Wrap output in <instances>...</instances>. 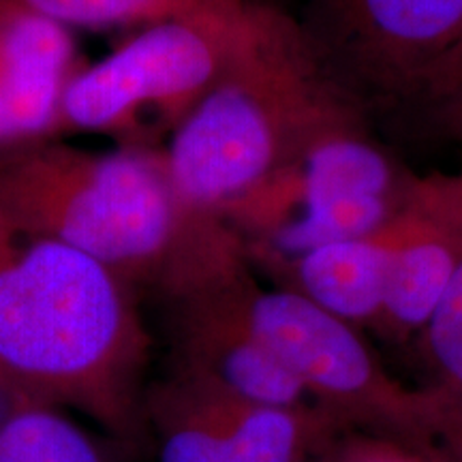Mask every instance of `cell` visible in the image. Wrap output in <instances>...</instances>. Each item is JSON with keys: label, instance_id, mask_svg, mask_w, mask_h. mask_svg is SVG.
Listing matches in <instances>:
<instances>
[{"label": "cell", "instance_id": "cell-18", "mask_svg": "<svg viewBox=\"0 0 462 462\" xmlns=\"http://www.w3.org/2000/svg\"><path fill=\"white\" fill-rule=\"evenodd\" d=\"M39 402H43L42 398L34 396L20 379L14 377L5 366H0V432L7 429L22 411Z\"/></svg>", "mask_w": 462, "mask_h": 462}, {"label": "cell", "instance_id": "cell-1", "mask_svg": "<svg viewBox=\"0 0 462 462\" xmlns=\"http://www.w3.org/2000/svg\"><path fill=\"white\" fill-rule=\"evenodd\" d=\"M0 208L97 259L137 296L150 291L167 304L248 268L227 225L180 204L163 150L86 152L50 142L0 161Z\"/></svg>", "mask_w": 462, "mask_h": 462}, {"label": "cell", "instance_id": "cell-12", "mask_svg": "<svg viewBox=\"0 0 462 462\" xmlns=\"http://www.w3.org/2000/svg\"><path fill=\"white\" fill-rule=\"evenodd\" d=\"M402 215V212H401ZM401 217L366 238L334 242L293 257H248L273 287L300 296L356 330H374Z\"/></svg>", "mask_w": 462, "mask_h": 462}, {"label": "cell", "instance_id": "cell-4", "mask_svg": "<svg viewBox=\"0 0 462 462\" xmlns=\"http://www.w3.org/2000/svg\"><path fill=\"white\" fill-rule=\"evenodd\" d=\"M218 293L338 430L437 452V390L402 385L360 330L300 296L262 287L251 265Z\"/></svg>", "mask_w": 462, "mask_h": 462}, {"label": "cell", "instance_id": "cell-17", "mask_svg": "<svg viewBox=\"0 0 462 462\" xmlns=\"http://www.w3.org/2000/svg\"><path fill=\"white\" fill-rule=\"evenodd\" d=\"M437 394L435 449L448 462H462V396L446 394L441 390H437Z\"/></svg>", "mask_w": 462, "mask_h": 462}, {"label": "cell", "instance_id": "cell-16", "mask_svg": "<svg viewBox=\"0 0 462 462\" xmlns=\"http://www.w3.org/2000/svg\"><path fill=\"white\" fill-rule=\"evenodd\" d=\"M334 443L332 462H448L439 452L356 430H346L343 439L334 437Z\"/></svg>", "mask_w": 462, "mask_h": 462}, {"label": "cell", "instance_id": "cell-3", "mask_svg": "<svg viewBox=\"0 0 462 462\" xmlns=\"http://www.w3.org/2000/svg\"><path fill=\"white\" fill-rule=\"evenodd\" d=\"M362 112L323 71L296 20L259 7L210 92L165 143L171 187L187 210L225 208L328 126Z\"/></svg>", "mask_w": 462, "mask_h": 462}, {"label": "cell", "instance_id": "cell-10", "mask_svg": "<svg viewBox=\"0 0 462 462\" xmlns=\"http://www.w3.org/2000/svg\"><path fill=\"white\" fill-rule=\"evenodd\" d=\"M462 259V176H415L392 251L374 330L392 343L420 337Z\"/></svg>", "mask_w": 462, "mask_h": 462}, {"label": "cell", "instance_id": "cell-6", "mask_svg": "<svg viewBox=\"0 0 462 462\" xmlns=\"http://www.w3.org/2000/svg\"><path fill=\"white\" fill-rule=\"evenodd\" d=\"M334 86L366 106L429 99L462 43V0H309L300 24Z\"/></svg>", "mask_w": 462, "mask_h": 462}, {"label": "cell", "instance_id": "cell-2", "mask_svg": "<svg viewBox=\"0 0 462 462\" xmlns=\"http://www.w3.org/2000/svg\"><path fill=\"white\" fill-rule=\"evenodd\" d=\"M150 345L118 274L0 208V366L43 402L135 437Z\"/></svg>", "mask_w": 462, "mask_h": 462}, {"label": "cell", "instance_id": "cell-15", "mask_svg": "<svg viewBox=\"0 0 462 462\" xmlns=\"http://www.w3.org/2000/svg\"><path fill=\"white\" fill-rule=\"evenodd\" d=\"M432 374L429 388L462 396V259L435 315L415 338Z\"/></svg>", "mask_w": 462, "mask_h": 462}, {"label": "cell", "instance_id": "cell-13", "mask_svg": "<svg viewBox=\"0 0 462 462\" xmlns=\"http://www.w3.org/2000/svg\"><path fill=\"white\" fill-rule=\"evenodd\" d=\"M32 9L73 28L154 26L165 22L242 24L253 15L251 0H24Z\"/></svg>", "mask_w": 462, "mask_h": 462}, {"label": "cell", "instance_id": "cell-8", "mask_svg": "<svg viewBox=\"0 0 462 462\" xmlns=\"http://www.w3.org/2000/svg\"><path fill=\"white\" fill-rule=\"evenodd\" d=\"M413 173L373 142L364 118L332 125L221 212V221L255 246L340 201L362 195H394L411 187Z\"/></svg>", "mask_w": 462, "mask_h": 462}, {"label": "cell", "instance_id": "cell-7", "mask_svg": "<svg viewBox=\"0 0 462 462\" xmlns=\"http://www.w3.org/2000/svg\"><path fill=\"white\" fill-rule=\"evenodd\" d=\"M159 462H306L340 432L317 409H279L227 396L173 371L146 390Z\"/></svg>", "mask_w": 462, "mask_h": 462}, {"label": "cell", "instance_id": "cell-14", "mask_svg": "<svg viewBox=\"0 0 462 462\" xmlns=\"http://www.w3.org/2000/svg\"><path fill=\"white\" fill-rule=\"evenodd\" d=\"M0 462H106L88 432L54 404H32L0 432Z\"/></svg>", "mask_w": 462, "mask_h": 462}, {"label": "cell", "instance_id": "cell-19", "mask_svg": "<svg viewBox=\"0 0 462 462\" xmlns=\"http://www.w3.org/2000/svg\"><path fill=\"white\" fill-rule=\"evenodd\" d=\"M462 92V43L458 45V50L454 51V56L449 58L446 71H443L441 79H439V86L435 90V97L432 101H441L443 106H449L456 97Z\"/></svg>", "mask_w": 462, "mask_h": 462}, {"label": "cell", "instance_id": "cell-5", "mask_svg": "<svg viewBox=\"0 0 462 462\" xmlns=\"http://www.w3.org/2000/svg\"><path fill=\"white\" fill-rule=\"evenodd\" d=\"M165 22L86 62L62 101V137L103 135L118 148L163 150L231 62L255 22Z\"/></svg>", "mask_w": 462, "mask_h": 462}, {"label": "cell", "instance_id": "cell-11", "mask_svg": "<svg viewBox=\"0 0 462 462\" xmlns=\"http://www.w3.org/2000/svg\"><path fill=\"white\" fill-rule=\"evenodd\" d=\"M170 306L176 323L173 371L253 404L317 409L302 385L229 309L218 287Z\"/></svg>", "mask_w": 462, "mask_h": 462}, {"label": "cell", "instance_id": "cell-9", "mask_svg": "<svg viewBox=\"0 0 462 462\" xmlns=\"http://www.w3.org/2000/svg\"><path fill=\"white\" fill-rule=\"evenodd\" d=\"M84 65L73 31L0 0V161L62 140V101Z\"/></svg>", "mask_w": 462, "mask_h": 462}, {"label": "cell", "instance_id": "cell-20", "mask_svg": "<svg viewBox=\"0 0 462 462\" xmlns=\"http://www.w3.org/2000/svg\"><path fill=\"white\" fill-rule=\"evenodd\" d=\"M448 109H452V114H454L456 123H458V126L462 129V92H460L458 97H456V99H454L452 103H449Z\"/></svg>", "mask_w": 462, "mask_h": 462}]
</instances>
